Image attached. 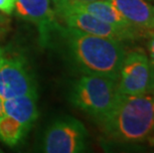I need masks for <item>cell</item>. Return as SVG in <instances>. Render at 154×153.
Returning <instances> with one entry per match:
<instances>
[{
    "label": "cell",
    "mask_w": 154,
    "mask_h": 153,
    "mask_svg": "<svg viewBox=\"0 0 154 153\" xmlns=\"http://www.w3.org/2000/svg\"><path fill=\"white\" fill-rule=\"evenodd\" d=\"M69 56L84 75L103 76L119 81L125 50L121 41L91 35L70 27H62Z\"/></svg>",
    "instance_id": "cell-1"
},
{
    "label": "cell",
    "mask_w": 154,
    "mask_h": 153,
    "mask_svg": "<svg viewBox=\"0 0 154 153\" xmlns=\"http://www.w3.org/2000/svg\"><path fill=\"white\" fill-rule=\"evenodd\" d=\"M103 133L122 143L141 142L154 131V94H121L103 118L97 120Z\"/></svg>",
    "instance_id": "cell-2"
},
{
    "label": "cell",
    "mask_w": 154,
    "mask_h": 153,
    "mask_svg": "<svg viewBox=\"0 0 154 153\" xmlns=\"http://www.w3.org/2000/svg\"><path fill=\"white\" fill-rule=\"evenodd\" d=\"M117 81L84 75L72 84L69 100L74 106L99 120L107 115L119 96Z\"/></svg>",
    "instance_id": "cell-3"
},
{
    "label": "cell",
    "mask_w": 154,
    "mask_h": 153,
    "mask_svg": "<svg viewBox=\"0 0 154 153\" xmlns=\"http://www.w3.org/2000/svg\"><path fill=\"white\" fill-rule=\"evenodd\" d=\"M56 16L63 19L67 27L76 29L85 33L100 36V37L114 39L122 42L123 40H134L148 35V30L143 29H123L113 26L100 20L99 18L88 14L87 12L78 10L71 7L69 4L55 6Z\"/></svg>",
    "instance_id": "cell-4"
},
{
    "label": "cell",
    "mask_w": 154,
    "mask_h": 153,
    "mask_svg": "<svg viewBox=\"0 0 154 153\" xmlns=\"http://www.w3.org/2000/svg\"><path fill=\"white\" fill-rule=\"evenodd\" d=\"M88 131L80 120L72 116L55 119L43 137V151L47 153H79L87 149Z\"/></svg>",
    "instance_id": "cell-5"
},
{
    "label": "cell",
    "mask_w": 154,
    "mask_h": 153,
    "mask_svg": "<svg viewBox=\"0 0 154 153\" xmlns=\"http://www.w3.org/2000/svg\"><path fill=\"white\" fill-rule=\"evenodd\" d=\"M117 90L121 94H141L154 90V64L142 50H133L125 54Z\"/></svg>",
    "instance_id": "cell-6"
},
{
    "label": "cell",
    "mask_w": 154,
    "mask_h": 153,
    "mask_svg": "<svg viewBox=\"0 0 154 153\" xmlns=\"http://www.w3.org/2000/svg\"><path fill=\"white\" fill-rule=\"evenodd\" d=\"M37 93V83L30 67L21 56L0 58V96L8 99L26 94Z\"/></svg>",
    "instance_id": "cell-7"
},
{
    "label": "cell",
    "mask_w": 154,
    "mask_h": 153,
    "mask_svg": "<svg viewBox=\"0 0 154 153\" xmlns=\"http://www.w3.org/2000/svg\"><path fill=\"white\" fill-rule=\"evenodd\" d=\"M51 0H16L15 13L21 19L33 23L38 29L41 46L52 45L56 35H59L62 26L57 22Z\"/></svg>",
    "instance_id": "cell-8"
},
{
    "label": "cell",
    "mask_w": 154,
    "mask_h": 153,
    "mask_svg": "<svg viewBox=\"0 0 154 153\" xmlns=\"http://www.w3.org/2000/svg\"><path fill=\"white\" fill-rule=\"evenodd\" d=\"M129 23L143 30H154V6L146 0H109Z\"/></svg>",
    "instance_id": "cell-9"
},
{
    "label": "cell",
    "mask_w": 154,
    "mask_h": 153,
    "mask_svg": "<svg viewBox=\"0 0 154 153\" xmlns=\"http://www.w3.org/2000/svg\"><path fill=\"white\" fill-rule=\"evenodd\" d=\"M66 4H69L71 7L78 9V10L87 12L88 14L99 18L100 20L116 26V27L130 29V30L140 29L129 23L109 0H99V1L91 2H72L66 3Z\"/></svg>",
    "instance_id": "cell-10"
},
{
    "label": "cell",
    "mask_w": 154,
    "mask_h": 153,
    "mask_svg": "<svg viewBox=\"0 0 154 153\" xmlns=\"http://www.w3.org/2000/svg\"><path fill=\"white\" fill-rule=\"evenodd\" d=\"M37 99L38 93L4 99L3 109L5 115L18 120L28 130H30L39 116Z\"/></svg>",
    "instance_id": "cell-11"
},
{
    "label": "cell",
    "mask_w": 154,
    "mask_h": 153,
    "mask_svg": "<svg viewBox=\"0 0 154 153\" xmlns=\"http://www.w3.org/2000/svg\"><path fill=\"white\" fill-rule=\"evenodd\" d=\"M29 130L10 115L0 116V140L9 147H15L23 141Z\"/></svg>",
    "instance_id": "cell-12"
},
{
    "label": "cell",
    "mask_w": 154,
    "mask_h": 153,
    "mask_svg": "<svg viewBox=\"0 0 154 153\" xmlns=\"http://www.w3.org/2000/svg\"><path fill=\"white\" fill-rule=\"evenodd\" d=\"M16 0H0V12L5 15H11L15 10Z\"/></svg>",
    "instance_id": "cell-13"
},
{
    "label": "cell",
    "mask_w": 154,
    "mask_h": 153,
    "mask_svg": "<svg viewBox=\"0 0 154 153\" xmlns=\"http://www.w3.org/2000/svg\"><path fill=\"white\" fill-rule=\"evenodd\" d=\"M148 42H147V50L150 57V62L154 64V31H149L148 33Z\"/></svg>",
    "instance_id": "cell-14"
},
{
    "label": "cell",
    "mask_w": 154,
    "mask_h": 153,
    "mask_svg": "<svg viewBox=\"0 0 154 153\" xmlns=\"http://www.w3.org/2000/svg\"><path fill=\"white\" fill-rule=\"evenodd\" d=\"M8 23H9V19L7 18V16L5 14H0V25L7 28Z\"/></svg>",
    "instance_id": "cell-15"
},
{
    "label": "cell",
    "mask_w": 154,
    "mask_h": 153,
    "mask_svg": "<svg viewBox=\"0 0 154 153\" xmlns=\"http://www.w3.org/2000/svg\"><path fill=\"white\" fill-rule=\"evenodd\" d=\"M54 3V6H58L61 4H66V3L70 2V0H52Z\"/></svg>",
    "instance_id": "cell-16"
},
{
    "label": "cell",
    "mask_w": 154,
    "mask_h": 153,
    "mask_svg": "<svg viewBox=\"0 0 154 153\" xmlns=\"http://www.w3.org/2000/svg\"><path fill=\"white\" fill-rule=\"evenodd\" d=\"M3 115H5L4 109H3V99H1V96H0V116Z\"/></svg>",
    "instance_id": "cell-17"
},
{
    "label": "cell",
    "mask_w": 154,
    "mask_h": 153,
    "mask_svg": "<svg viewBox=\"0 0 154 153\" xmlns=\"http://www.w3.org/2000/svg\"><path fill=\"white\" fill-rule=\"evenodd\" d=\"M6 27H3V26L0 25V39H1L3 37V35H4V33L6 32Z\"/></svg>",
    "instance_id": "cell-18"
},
{
    "label": "cell",
    "mask_w": 154,
    "mask_h": 153,
    "mask_svg": "<svg viewBox=\"0 0 154 153\" xmlns=\"http://www.w3.org/2000/svg\"><path fill=\"white\" fill-rule=\"evenodd\" d=\"M91 1H99V0H70L69 3L72 2H91Z\"/></svg>",
    "instance_id": "cell-19"
},
{
    "label": "cell",
    "mask_w": 154,
    "mask_h": 153,
    "mask_svg": "<svg viewBox=\"0 0 154 153\" xmlns=\"http://www.w3.org/2000/svg\"><path fill=\"white\" fill-rule=\"evenodd\" d=\"M149 141H150V143H151L152 145H154V135L151 136V137H149Z\"/></svg>",
    "instance_id": "cell-20"
},
{
    "label": "cell",
    "mask_w": 154,
    "mask_h": 153,
    "mask_svg": "<svg viewBox=\"0 0 154 153\" xmlns=\"http://www.w3.org/2000/svg\"><path fill=\"white\" fill-rule=\"evenodd\" d=\"M3 52H4V51H3V50H2V49H1V48H0V58H1V56H2V54H3Z\"/></svg>",
    "instance_id": "cell-21"
},
{
    "label": "cell",
    "mask_w": 154,
    "mask_h": 153,
    "mask_svg": "<svg viewBox=\"0 0 154 153\" xmlns=\"http://www.w3.org/2000/svg\"><path fill=\"white\" fill-rule=\"evenodd\" d=\"M147 1H154V0H147Z\"/></svg>",
    "instance_id": "cell-22"
},
{
    "label": "cell",
    "mask_w": 154,
    "mask_h": 153,
    "mask_svg": "<svg viewBox=\"0 0 154 153\" xmlns=\"http://www.w3.org/2000/svg\"><path fill=\"white\" fill-rule=\"evenodd\" d=\"M153 93V94H154V90H153V92H152V93Z\"/></svg>",
    "instance_id": "cell-23"
},
{
    "label": "cell",
    "mask_w": 154,
    "mask_h": 153,
    "mask_svg": "<svg viewBox=\"0 0 154 153\" xmlns=\"http://www.w3.org/2000/svg\"><path fill=\"white\" fill-rule=\"evenodd\" d=\"M0 152H1V150H0Z\"/></svg>",
    "instance_id": "cell-24"
}]
</instances>
